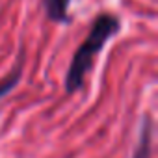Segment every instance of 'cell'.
<instances>
[{
	"instance_id": "1",
	"label": "cell",
	"mask_w": 158,
	"mask_h": 158,
	"mask_svg": "<svg viewBox=\"0 0 158 158\" xmlns=\"http://www.w3.org/2000/svg\"><path fill=\"white\" fill-rule=\"evenodd\" d=\"M121 28V21L115 13H101L95 17L89 32H88V37L82 41V45L76 48L74 56H73V61L67 69V74H65V91L71 95V93H76L78 89L82 88L84 80L88 73L91 71L93 63H95V56L104 48V45L119 32Z\"/></svg>"
},
{
	"instance_id": "2",
	"label": "cell",
	"mask_w": 158,
	"mask_h": 158,
	"mask_svg": "<svg viewBox=\"0 0 158 158\" xmlns=\"http://www.w3.org/2000/svg\"><path fill=\"white\" fill-rule=\"evenodd\" d=\"M151 138H152V121L149 115H145L141 121L139 139H138V145H136L132 158H151Z\"/></svg>"
},
{
	"instance_id": "3",
	"label": "cell",
	"mask_w": 158,
	"mask_h": 158,
	"mask_svg": "<svg viewBox=\"0 0 158 158\" xmlns=\"http://www.w3.org/2000/svg\"><path fill=\"white\" fill-rule=\"evenodd\" d=\"M69 4H71V0H43V10L52 23L65 24L69 23V15H67Z\"/></svg>"
},
{
	"instance_id": "4",
	"label": "cell",
	"mask_w": 158,
	"mask_h": 158,
	"mask_svg": "<svg viewBox=\"0 0 158 158\" xmlns=\"http://www.w3.org/2000/svg\"><path fill=\"white\" fill-rule=\"evenodd\" d=\"M21 78H23V60L19 58V61H17V65H15V69L4 78L2 82H0V99H4L19 82H21Z\"/></svg>"
}]
</instances>
